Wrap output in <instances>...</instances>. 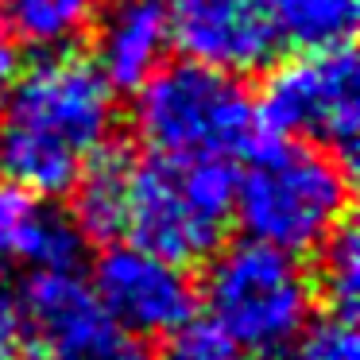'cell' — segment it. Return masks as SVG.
<instances>
[{
    "label": "cell",
    "mask_w": 360,
    "mask_h": 360,
    "mask_svg": "<svg viewBox=\"0 0 360 360\" xmlns=\"http://www.w3.org/2000/svg\"><path fill=\"white\" fill-rule=\"evenodd\" d=\"M117 89L89 58L47 55L0 105V179L35 198L70 194L117 132Z\"/></svg>",
    "instance_id": "cell-1"
},
{
    "label": "cell",
    "mask_w": 360,
    "mask_h": 360,
    "mask_svg": "<svg viewBox=\"0 0 360 360\" xmlns=\"http://www.w3.org/2000/svg\"><path fill=\"white\" fill-rule=\"evenodd\" d=\"M349 163L306 140L267 136L233 174V221L248 240L287 256L318 252L349 221Z\"/></svg>",
    "instance_id": "cell-2"
},
{
    "label": "cell",
    "mask_w": 360,
    "mask_h": 360,
    "mask_svg": "<svg viewBox=\"0 0 360 360\" xmlns=\"http://www.w3.org/2000/svg\"><path fill=\"white\" fill-rule=\"evenodd\" d=\"M198 302L205 306L210 329L236 352L271 356L306 333L318 290L298 256L244 236L210 256Z\"/></svg>",
    "instance_id": "cell-3"
},
{
    "label": "cell",
    "mask_w": 360,
    "mask_h": 360,
    "mask_svg": "<svg viewBox=\"0 0 360 360\" xmlns=\"http://www.w3.org/2000/svg\"><path fill=\"white\" fill-rule=\"evenodd\" d=\"M132 124L151 155L229 163L256 143V101L225 70L202 63L159 66L136 86Z\"/></svg>",
    "instance_id": "cell-4"
},
{
    "label": "cell",
    "mask_w": 360,
    "mask_h": 360,
    "mask_svg": "<svg viewBox=\"0 0 360 360\" xmlns=\"http://www.w3.org/2000/svg\"><path fill=\"white\" fill-rule=\"evenodd\" d=\"M233 225V171L229 163L148 155L128 167L124 236L128 244L174 264L210 259Z\"/></svg>",
    "instance_id": "cell-5"
},
{
    "label": "cell",
    "mask_w": 360,
    "mask_h": 360,
    "mask_svg": "<svg viewBox=\"0 0 360 360\" xmlns=\"http://www.w3.org/2000/svg\"><path fill=\"white\" fill-rule=\"evenodd\" d=\"M267 136L306 140L352 163L360 136V74L349 47L298 55L267 74L256 101Z\"/></svg>",
    "instance_id": "cell-6"
},
{
    "label": "cell",
    "mask_w": 360,
    "mask_h": 360,
    "mask_svg": "<svg viewBox=\"0 0 360 360\" xmlns=\"http://www.w3.org/2000/svg\"><path fill=\"white\" fill-rule=\"evenodd\" d=\"M16 302L27 360H148L143 345L105 314L78 271L27 275Z\"/></svg>",
    "instance_id": "cell-7"
},
{
    "label": "cell",
    "mask_w": 360,
    "mask_h": 360,
    "mask_svg": "<svg viewBox=\"0 0 360 360\" xmlns=\"http://www.w3.org/2000/svg\"><path fill=\"white\" fill-rule=\"evenodd\" d=\"M89 287L105 314L136 341L179 333L198 310V287L190 283L186 267L140 244H109Z\"/></svg>",
    "instance_id": "cell-8"
},
{
    "label": "cell",
    "mask_w": 360,
    "mask_h": 360,
    "mask_svg": "<svg viewBox=\"0 0 360 360\" xmlns=\"http://www.w3.org/2000/svg\"><path fill=\"white\" fill-rule=\"evenodd\" d=\"M171 43L190 63L233 78L267 70L279 55L267 0H167Z\"/></svg>",
    "instance_id": "cell-9"
},
{
    "label": "cell",
    "mask_w": 360,
    "mask_h": 360,
    "mask_svg": "<svg viewBox=\"0 0 360 360\" xmlns=\"http://www.w3.org/2000/svg\"><path fill=\"white\" fill-rule=\"evenodd\" d=\"M89 27H94V66L112 89L143 86L174 47L167 0H101Z\"/></svg>",
    "instance_id": "cell-10"
},
{
    "label": "cell",
    "mask_w": 360,
    "mask_h": 360,
    "mask_svg": "<svg viewBox=\"0 0 360 360\" xmlns=\"http://www.w3.org/2000/svg\"><path fill=\"white\" fill-rule=\"evenodd\" d=\"M275 39L298 55L341 51L356 35L360 0H267Z\"/></svg>",
    "instance_id": "cell-11"
},
{
    "label": "cell",
    "mask_w": 360,
    "mask_h": 360,
    "mask_svg": "<svg viewBox=\"0 0 360 360\" xmlns=\"http://www.w3.org/2000/svg\"><path fill=\"white\" fill-rule=\"evenodd\" d=\"M128 167L132 159L120 151H101L86 167L78 182L70 186L74 194V225L82 229L86 240H117L124 236V202H128Z\"/></svg>",
    "instance_id": "cell-12"
},
{
    "label": "cell",
    "mask_w": 360,
    "mask_h": 360,
    "mask_svg": "<svg viewBox=\"0 0 360 360\" xmlns=\"http://www.w3.org/2000/svg\"><path fill=\"white\" fill-rule=\"evenodd\" d=\"M101 0H0V20L12 39L43 51H63L89 32Z\"/></svg>",
    "instance_id": "cell-13"
},
{
    "label": "cell",
    "mask_w": 360,
    "mask_h": 360,
    "mask_svg": "<svg viewBox=\"0 0 360 360\" xmlns=\"http://www.w3.org/2000/svg\"><path fill=\"white\" fill-rule=\"evenodd\" d=\"M82 248H86V236L74 225V217L66 210H55V205H35L32 225L24 233V244H20L16 264L27 267V275L39 271H78Z\"/></svg>",
    "instance_id": "cell-14"
},
{
    "label": "cell",
    "mask_w": 360,
    "mask_h": 360,
    "mask_svg": "<svg viewBox=\"0 0 360 360\" xmlns=\"http://www.w3.org/2000/svg\"><path fill=\"white\" fill-rule=\"evenodd\" d=\"M321 264L314 290L329 302V310L337 318H352L360 298V248H356V229L345 221L326 244H321Z\"/></svg>",
    "instance_id": "cell-15"
},
{
    "label": "cell",
    "mask_w": 360,
    "mask_h": 360,
    "mask_svg": "<svg viewBox=\"0 0 360 360\" xmlns=\"http://www.w3.org/2000/svg\"><path fill=\"white\" fill-rule=\"evenodd\" d=\"M356 329L352 318H329L318 326H306V333L295 341V360H356Z\"/></svg>",
    "instance_id": "cell-16"
},
{
    "label": "cell",
    "mask_w": 360,
    "mask_h": 360,
    "mask_svg": "<svg viewBox=\"0 0 360 360\" xmlns=\"http://www.w3.org/2000/svg\"><path fill=\"white\" fill-rule=\"evenodd\" d=\"M35 194H24L20 186L0 179V264L12 259L16 264L20 256V244H24V233L32 225V213H35Z\"/></svg>",
    "instance_id": "cell-17"
},
{
    "label": "cell",
    "mask_w": 360,
    "mask_h": 360,
    "mask_svg": "<svg viewBox=\"0 0 360 360\" xmlns=\"http://www.w3.org/2000/svg\"><path fill=\"white\" fill-rule=\"evenodd\" d=\"M159 360H236V349L210 326H182L167 337V349Z\"/></svg>",
    "instance_id": "cell-18"
},
{
    "label": "cell",
    "mask_w": 360,
    "mask_h": 360,
    "mask_svg": "<svg viewBox=\"0 0 360 360\" xmlns=\"http://www.w3.org/2000/svg\"><path fill=\"white\" fill-rule=\"evenodd\" d=\"M16 345H20V302L0 283V360H8V352Z\"/></svg>",
    "instance_id": "cell-19"
},
{
    "label": "cell",
    "mask_w": 360,
    "mask_h": 360,
    "mask_svg": "<svg viewBox=\"0 0 360 360\" xmlns=\"http://www.w3.org/2000/svg\"><path fill=\"white\" fill-rule=\"evenodd\" d=\"M16 74V39H12L8 24L0 20V86Z\"/></svg>",
    "instance_id": "cell-20"
}]
</instances>
